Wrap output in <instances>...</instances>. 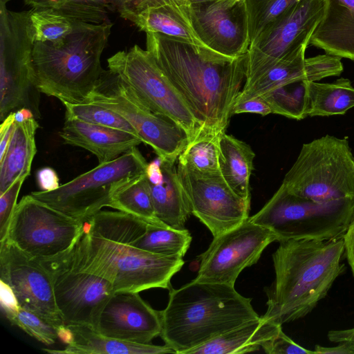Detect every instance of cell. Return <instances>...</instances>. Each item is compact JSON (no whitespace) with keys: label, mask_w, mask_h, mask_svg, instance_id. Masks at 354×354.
<instances>
[{"label":"cell","mask_w":354,"mask_h":354,"mask_svg":"<svg viewBox=\"0 0 354 354\" xmlns=\"http://www.w3.org/2000/svg\"><path fill=\"white\" fill-rule=\"evenodd\" d=\"M177 171L192 214L209 230L213 237L250 217V201L238 196L220 172L201 173L178 163Z\"/></svg>","instance_id":"obj_15"},{"label":"cell","mask_w":354,"mask_h":354,"mask_svg":"<svg viewBox=\"0 0 354 354\" xmlns=\"http://www.w3.org/2000/svg\"><path fill=\"white\" fill-rule=\"evenodd\" d=\"M63 104L66 109L65 119L78 120L124 131L138 136L135 129L127 120L111 110L89 102H64Z\"/></svg>","instance_id":"obj_37"},{"label":"cell","mask_w":354,"mask_h":354,"mask_svg":"<svg viewBox=\"0 0 354 354\" xmlns=\"http://www.w3.org/2000/svg\"><path fill=\"white\" fill-rule=\"evenodd\" d=\"M161 329L160 310L153 309L139 292H115L95 328L106 337L138 344H150Z\"/></svg>","instance_id":"obj_19"},{"label":"cell","mask_w":354,"mask_h":354,"mask_svg":"<svg viewBox=\"0 0 354 354\" xmlns=\"http://www.w3.org/2000/svg\"><path fill=\"white\" fill-rule=\"evenodd\" d=\"M324 10V0H301L263 30L248 48L245 84L303 45H309Z\"/></svg>","instance_id":"obj_13"},{"label":"cell","mask_w":354,"mask_h":354,"mask_svg":"<svg viewBox=\"0 0 354 354\" xmlns=\"http://www.w3.org/2000/svg\"><path fill=\"white\" fill-rule=\"evenodd\" d=\"M342 238L344 245V257L354 277V214Z\"/></svg>","instance_id":"obj_47"},{"label":"cell","mask_w":354,"mask_h":354,"mask_svg":"<svg viewBox=\"0 0 354 354\" xmlns=\"http://www.w3.org/2000/svg\"><path fill=\"white\" fill-rule=\"evenodd\" d=\"M192 27L203 44L221 55L237 58L250 46L245 0H216L189 6Z\"/></svg>","instance_id":"obj_17"},{"label":"cell","mask_w":354,"mask_h":354,"mask_svg":"<svg viewBox=\"0 0 354 354\" xmlns=\"http://www.w3.org/2000/svg\"><path fill=\"white\" fill-rule=\"evenodd\" d=\"M307 82H292L261 97L270 106L272 113L300 120L307 117Z\"/></svg>","instance_id":"obj_36"},{"label":"cell","mask_w":354,"mask_h":354,"mask_svg":"<svg viewBox=\"0 0 354 354\" xmlns=\"http://www.w3.org/2000/svg\"><path fill=\"white\" fill-rule=\"evenodd\" d=\"M59 136L64 144L90 151L99 163L114 160L143 142L124 131L72 119H65Z\"/></svg>","instance_id":"obj_21"},{"label":"cell","mask_w":354,"mask_h":354,"mask_svg":"<svg viewBox=\"0 0 354 354\" xmlns=\"http://www.w3.org/2000/svg\"><path fill=\"white\" fill-rule=\"evenodd\" d=\"M244 113H256L265 116L272 113V111L263 97H255L235 101L232 115Z\"/></svg>","instance_id":"obj_43"},{"label":"cell","mask_w":354,"mask_h":354,"mask_svg":"<svg viewBox=\"0 0 354 354\" xmlns=\"http://www.w3.org/2000/svg\"><path fill=\"white\" fill-rule=\"evenodd\" d=\"M149 225L121 211L101 210L84 222V231L93 236L131 245L146 232Z\"/></svg>","instance_id":"obj_30"},{"label":"cell","mask_w":354,"mask_h":354,"mask_svg":"<svg viewBox=\"0 0 354 354\" xmlns=\"http://www.w3.org/2000/svg\"><path fill=\"white\" fill-rule=\"evenodd\" d=\"M309 44L354 61V0H324V14Z\"/></svg>","instance_id":"obj_22"},{"label":"cell","mask_w":354,"mask_h":354,"mask_svg":"<svg viewBox=\"0 0 354 354\" xmlns=\"http://www.w3.org/2000/svg\"><path fill=\"white\" fill-rule=\"evenodd\" d=\"M71 340L63 350L42 349L53 354H163L176 353L167 344H138L109 337L84 326H67Z\"/></svg>","instance_id":"obj_24"},{"label":"cell","mask_w":354,"mask_h":354,"mask_svg":"<svg viewBox=\"0 0 354 354\" xmlns=\"http://www.w3.org/2000/svg\"><path fill=\"white\" fill-rule=\"evenodd\" d=\"M192 240L187 229L149 225L146 232L131 245L157 254L183 258Z\"/></svg>","instance_id":"obj_35"},{"label":"cell","mask_w":354,"mask_h":354,"mask_svg":"<svg viewBox=\"0 0 354 354\" xmlns=\"http://www.w3.org/2000/svg\"><path fill=\"white\" fill-rule=\"evenodd\" d=\"M8 321L46 346L54 344L59 338L58 330L55 326L22 307Z\"/></svg>","instance_id":"obj_39"},{"label":"cell","mask_w":354,"mask_h":354,"mask_svg":"<svg viewBox=\"0 0 354 354\" xmlns=\"http://www.w3.org/2000/svg\"><path fill=\"white\" fill-rule=\"evenodd\" d=\"M315 354H354V346L346 342H339L337 346L326 347L316 345Z\"/></svg>","instance_id":"obj_48"},{"label":"cell","mask_w":354,"mask_h":354,"mask_svg":"<svg viewBox=\"0 0 354 354\" xmlns=\"http://www.w3.org/2000/svg\"><path fill=\"white\" fill-rule=\"evenodd\" d=\"M0 304L1 312L9 320L20 309L21 306L11 287L0 279Z\"/></svg>","instance_id":"obj_44"},{"label":"cell","mask_w":354,"mask_h":354,"mask_svg":"<svg viewBox=\"0 0 354 354\" xmlns=\"http://www.w3.org/2000/svg\"><path fill=\"white\" fill-rule=\"evenodd\" d=\"M129 21L145 33H159L209 49L201 41L192 27L189 6L165 4L149 7L133 16Z\"/></svg>","instance_id":"obj_25"},{"label":"cell","mask_w":354,"mask_h":354,"mask_svg":"<svg viewBox=\"0 0 354 354\" xmlns=\"http://www.w3.org/2000/svg\"><path fill=\"white\" fill-rule=\"evenodd\" d=\"M353 107L354 86L350 80L307 82V117L344 115Z\"/></svg>","instance_id":"obj_29"},{"label":"cell","mask_w":354,"mask_h":354,"mask_svg":"<svg viewBox=\"0 0 354 354\" xmlns=\"http://www.w3.org/2000/svg\"><path fill=\"white\" fill-rule=\"evenodd\" d=\"M261 348L268 354H315L314 351L305 348L290 339L282 328L261 345Z\"/></svg>","instance_id":"obj_41"},{"label":"cell","mask_w":354,"mask_h":354,"mask_svg":"<svg viewBox=\"0 0 354 354\" xmlns=\"http://www.w3.org/2000/svg\"><path fill=\"white\" fill-rule=\"evenodd\" d=\"M19 178L3 194H0V241L7 235L9 224L17 205V200L26 180Z\"/></svg>","instance_id":"obj_40"},{"label":"cell","mask_w":354,"mask_h":354,"mask_svg":"<svg viewBox=\"0 0 354 354\" xmlns=\"http://www.w3.org/2000/svg\"><path fill=\"white\" fill-rule=\"evenodd\" d=\"M353 214L354 198L319 203L296 196L281 184L249 220L272 232L278 242L328 241L343 237Z\"/></svg>","instance_id":"obj_7"},{"label":"cell","mask_w":354,"mask_h":354,"mask_svg":"<svg viewBox=\"0 0 354 354\" xmlns=\"http://www.w3.org/2000/svg\"><path fill=\"white\" fill-rule=\"evenodd\" d=\"M107 63L149 109L180 127L189 142L197 135L201 126L149 51L135 45L118 51Z\"/></svg>","instance_id":"obj_12"},{"label":"cell","mask_w":354,"mask_h":354,"mask_svg":"<svg viewBox=\"0 0 354 354\" xmlns=\"http://www.w3.org/2000/svg\"><path fill=\"white\" fill-rule=\"evenodd\" d=\"M111 207L136 216L150 225L169 227L156 215L146 174L121 188L114 195Z\"/></svg>","instance_id":"obj_33"},{"label":"cell","mask_w":354,"mask_h":354,"mask_svg":"<svg viewBox=\"0 0 354 354\" xmlns=\"http://www.w3.org/2000/svg\"><path fill=\"white\" fill-rule=\"evenodd\" d=\"M300 1L301 0H245L250 43L268 26Z\"/></svg>","instance_id":"obj_38"},{"label":"cell","mask_w":354,"mask_h":354,"mask_svg":"<svg viewBox=\"0 0 354 354\" xmlns=\"http://www.w3.org/2000/svg\"><path fill=\"white\" fill-rule=\"evenodd\" d=\"M146 48L201 127L225 133L245 80L247 54L230 58L159 33H146Z\"/></svg>","instance_id":"obj_1"},{"label":"cell","mask_w":354,"mask_h":354,"mask_svg":"<svg viewBox=\"0 0 354 354\" xmlns=\"http://www.w3.org/2000/svg\"><path fill=\"white\" fill-rule=\"evenodd\" d=\"M0 279L8 284L24 309L55 326L65 328L57 308L50 270L7 239L0 241Z\"/></svg>","instance_id":"obj_16"},{"label":"cell","mask_w":354,"mask_h":354,"mask_svg":"<svg viewBox=\"0 0 354 354\" xmlns=\"http://www.w3.org/2000/svg\"><path fill=\"white\" fill-rule=\"evenodd\" d=\"M328 338L333 342H346L354 346V327L344 330H333L328 333Z\"/></svg>","instance_id":"obj_49"},{"label":"cell","mask_w":354,"mask_h":354,"mask_svg":"<svg viewBox=\"0 0 354 354\" xmlns=\"http://www.w3.org/2000/svg\"><path fill=\"white\" fill-rule=\"evenodd\" d=\"M281 326L260 317L189 351L187 354H239L259 351L263 343Z\"/></svg>","instance_id":"obj_27"},{"label":"cell","mask_w":354,"mask_h":354,"mask_svg":"<svg viewBox=\"0 0 354 354\" xmlns=\"http://www.w3.org/2000/svg\"><path fill=\"white\" fill-rule=\"evenodd\" d=\"M146 176L149 182L152 184H157L162 180L163 174L161 168V160L159 157L148 163Z\"/></svg>","instance_id":"obj_50"},{"label":"cell","mask_w":354,"mask_h":354,"mask_svg":"<svg viewBox=\"0 0 354 354\" xmlns=\"http://www.w3.org/2000/svg\"><path fill=\"white\" fill-rule=\"evenodd\" d=\"M276 235L249 218L236 227L214 236L198 256L199 269L194 280L234 286L239 274L257 263Z\"/></svg>","instance_id":"obj_14"},{"label":"cell","mask_w":354,"mask_h":354,"mask_svg":"<svg viewBox=\"0 0 354 354\" xmlns=\"http://www.w3.org/2000/svg\"><path fill=\"white\" fill-rule=\"evenodd\" d=\"M0 0V120L21 108L41 117L40 93L32 67L29 11H10Z\"/></svg>","instance_id":"obj_9"},{"label":"cell","mask_w":354,"mask_h":354,"mask_svg":"<svg viewBox=\"0 0 354 354\" xmlns=\"http://www.w3.org/2000/svg\"><path fill=\"white\" fill-rule=\"evenodd\" d=\"M216 0H189V6H196Z\"/></svg>","instance_id":"obj_52"},{"label":"cell","mask_w":354,"mask_h":354,"mask_svg":"<svg viewBox=\"0 0 354 354\" xmlns=\"http://www.w3.org/2000/svg\"><path fill=\"white\" fill-rule=\"evenodd\" d=\"M28 11L34 42L49 43L54 46L64 44L79 21L52 8H32Z\"/></svg>","instance_id":"obj_34"},{"label":"cell","mask_w":354,"mask_h":354,"mask_svg":"<svg viewBox=\"0 0 354 354\" xmlns=\"http://www.w3.org/2000/svg\"><path fill=\"white\" fill-rule=\"evenodd\" d=\"M84 222L24 196L17 204L5 239L46 265L56 263L73 249Z\"/></svg>","instance_id":"obj_10"},{"label":"cell","mask_w":354,"mask_h":354,"mask_svg":"<svg viewBox=\"0 0 354 354\" xmlns=\"http://www.w3.org/2000/svg\"><path fill=\"white\" fill-rule=\"evenodd\" d=\"M86 102L122 116L161 159L176 162L189 142L186 133L180 127L153 112L118 75L109 69L104 71Z\"/></svg>","instance_id":"obj_11"},{"label":"cell","mask_w":354,"mask_h":354,"mask_svg":"<svg viewBox=\"0 0 354 354\" xmlns=\"http://www.w3.org/2000/svg\"><path fill=\"white\" fill-rule=\"evenodd\" d=\"M32 8H48L58 10L77 20L102 24L110 21V12L121 11L124 0H23Z\"/></svg>","instance_id":"obj_31"},{"label":"cell","mask_w":354,"mask_h":354,"mask_svg":"<svg viewBox=\"0 0 354 354\" xmlns=\"http://www.w3.org/2000/svg\"><path fill=\"white\" fill-rule=\"evenodd\" d=\"M32 118H35L34 114L27 108H21L15 111V122H22Z\"/></svg>","instance_id":"obj_51"},{"label":"cell","mask_w":354,"mask_h":354,"mask_svg":"<svg viewBox=\"0 0 354 354\" xmlns=\"http://www.w3.org/2000/svg\"><path fill=\"white\" fill-rule=\"evenodd\" d=\"M15 112H11L0 126V158L3 157L11 139L15 125Z\"/></svg>","instance_id":"obj_46"},{"label":"cell","mask_w":354,"mask_h":354,"mask_svg":"<svg viewBox=\"0 0 354 354\" xmlns=\"http://www.w3.org/2000/svg\"><path fill=\"white\" fill-rule=\"evenodd\" d=\"M182 257L149 252L129 244L93 236L84 231L59 266L91 273L107 280L115 292L170 289L171 277L182 268Z\"/></svg>","instance_id":"obj_5"},{"label":"cell","mask_w":354,"mask_h":354,"mask_svg":"<svg viewBox=\"0 0 354 354\" xmlns=\"http://www.w3.org/2000/svg\"><path fill=\"white\" fill-rule=\"evenodd\" d=\"M219 169L230 188L240 197L251 201L250 178L255 154L245 142L226 134L219 138Z\"/></svg>","instance_id":"obj_28"},{"label":"cell","mask_w":354,"mask_h":354,"mask_svg":"<svg viewBox=\"0 0 354 354\" xmlns=\"http://www.w3.org/2000/svg\"><path fill=\"white\" fill-rule=\"evenodd\" d=\"M46 267L52 273L55 302L64 324L95 330L102 309L115 293L113 286L91 273Z\"/></svg>","instance_id":"obj_18"},{"label":"cell","mask_w":354,"mask_h":354,"mask_svg":"<svg viewBox=\"0 0 354 354\" xmlns=\"http://www.w3.org/2000/svg\"><path fill=\"white\" fill-rule=\"evenodd\" d=\"M169 301L160 310V337L176 353L187 354L223 333L260 317L250 298L234 286L192 280L169 289Z\"/></svg>","instance_id":"obj_3"},{"label":"cell","mask_w":354,"mask_h":354,"mask_svg":"<svg viewBox=\"0 0 354 354\" xmlns=\"http://www.w3.org/2000/svg\"><path fill=\"white\" fill-rule=\"evenodd\" d=\"M147 165L136 147L114 160L99 163L54 190L32 192L30 195L67 216L86 222L103 207H111L114 195L145 175Z\"/></svg>","instance_id":"obj_8"},{"label":"cell","mask_w":354,"mask_h":354,"mask_svg":"<svg viewBox=\"0 0 354 354\" xmlns=\"http://www.w3.org/2000/svg\"><path fill=\"white\" fill-rule=\"evenodd\" d=\"M37 181L41 191H52L60 185L56 171L51 167H44L37 173Z\"/></svg>","instance_id":"obj_45"},{"label":"cell","mask_w":354,"mask_h":354,"mask_svg":"<svg viewBox=\"0 0 354 354\" xmlns=\"http://www.w3.org/2000/svg\"><path fill=\"white\" fill-rule=\"evenodd\" d=\"M308 44L290 53L249 84H245L236 100L261 97L283 84L296 82H318L339 76L344 66L339 57L327 53L306 58Z\"/></svg>","instance_id":"obj_20"},{"label":"cell","mask_w":354,"mask_h":354,"mask_svg":"<svg viewBox=\"0 0 354 354\" xmlns=\"http://www.w3.org/2000/svg\"><path fill=\"white\" fill-rule=\"evenodd\" d=\"M39 127L37 119L15 122L8 146L0 158V194L19 178H27L37 152L35 133Z\"/></svg>","instance_id":"obj_26"},{"label":"cell","mask_w":354,"mask_h":354,"mask_svg":"<svg viewBox=\"0 0 354 354\" xmlns=\"http://www.w3.org/2000/svg\"><path fill=\"white\" fill-rule=\"evenodd\" d=\"M281 184L315 202L354 198V156L348 139L326 135L304 144Z\"/></svg>","instance_id":"obj_6"},{"label":"cell","mask_w":354,"mask_h":354,"mask_svg":"<svg viewBox=\"0 0 354 354\" xmlns=\"http://www.w3.org/2000/svg\"><path fill=\"white\" fill-rule=\"evenodd\" d=\"M160 160L162 180L157 184L149 182L156 215L171 228L185 229V223L192 212L175 167L176 162Z\"/></svg>","instance_id":"obj_23"},{"label":"cell","mask_w":354,"mask_h":354,"mask_svg":"<svg viewBox=\"0 0 354 354\" xmlns=\"http://www.w3.org/2000/svg\"><path fill=\"white\" fill-rule=\"evenodd\" d=\"M272 254L275 279L261 316L282 325L309 314L344 272L343 238L290 239L279 242Z\"/></svg>","instance_id":"obj_2"},{"label":"cell","mask_w":354,"mask_h":354,"mask_svg":"<svg viewBox=\"0 0 354 354\" xmlns=\"http://www.w3.org/2000/svg\"><path fill=\"white\" fill-rule=\"evenodd\" d=\"M221 133L201 128L178 158V163L201 173H218Z\"/></svg>","instance_id":"obj_32"},{"label":"cell","mask_w":354,"mask_h":354,"mask_svg":"<svg viewBox=\"0 0 354 354\" xmlns=\"http://www.w3.org/2000/svg\"><path fill=\"white\" fill-rule=\"evenodd\" d=\"M113 24L78 21L63 44L35 42L32 67L36 85L62 103L86 102L104 72L101 56Z\"/></svg>","instance_id":"obj_4"},{"label":"cell","mask_w":354,"mask_h":354,"mask_svg":"<svg viewBox=\"0 0 354 354\" xmlns=\"http://www.w3.org/2000/svg\"><path fill=\"white\" fill-rule=\"evenodd\" d=\"M165 4L189 6V0H124L120 15L129 20L133 16L147 8Z\"/></svg>","instance_id":"obj_42"}]
</instances>
